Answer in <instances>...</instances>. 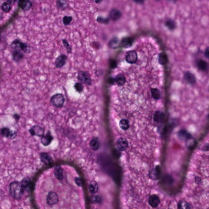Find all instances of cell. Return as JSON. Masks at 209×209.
Segmentation results:
<instances>
[{
  "mask_svg": "<svg viewBox=\"0 0 209 209\" xmlns=\"http://www.w3.org/2000/svg\"><path fill=\"white\" fill-rule=\"evenodd\" d=\"M161 176V170L159 167L152 169L149 170V176L151 179L153 180H157L160 178Z\"/></svg>",
  "mask_w": 209,
  "mask_h": 209,
  "instance_id": "9a60e30c",
  "label": "cell"
},
{
  "mask_svg": "<svg viewBox=\"0 0 209 209\" xmlns=\"http://www.w3.org/2000/svg\"><path fill=\"white\" fill-rule=\"evenodd\" d=\"M10 47L12 50L19 49L24 53L29 54L31 52V47L27 43L21 42L18 39L14 40L11 43Z\"/></svg>",
  "mask_w": 209,
  "mask_h": 209,
  "instance_id": "7a4b0ae2",
  "label": "cell"
},
{
  "mask_svg": "<svg viewBox=\"0 0 209 209\" xmlns=\"http://www.w3.org/2000/svg\"><path fill=\"white\" fill-rule=\"evenodd\" d=\"M116 146L118 150L120 151H124L128 148V142L126 138L121 137L117 140Z\"/></svg>",
  "mask_w": 209,
  "mask_h": 209,
  "instance_id": "9c48e42d",
  "label": "cell"
},
{
  "mask_svg": "<svg viewBox=\"0 0 209 209\" xmlns=\"http://www.w3.org/2000/svg\"><path fill=\"white\" fill-rule=\"evenodd\" d=\"M44 130L42 127L39 125H33L29 130V133L31 136H36L42 137L44 135Z\"/></svg>",
  "mask_w": 209,
  "mask_h": 209,
  "instance_id": "52a82bcc",
  "label": "cell"
},
{
  "mask_svg": "<svg viewBox=\"0 0 209 209\" xmlns=\"http://www.w3.org/2000/svg\"><path fill=\"white\" fill-rule=\"evenodd\" d=\"M68 4L66 0H57L56 6L58 9L61 10H65L68 7Z\"/></svg>",
  "mask_w": 209,
  "mask_h": 209,
  "instance_id": "603a6c76",
  "label": "cell"
},
{
  "mask_svg": "<svg viewBox=\"0 0 209 209\" xmlns=\"http://www.w3.org/2000/svg\"><path fill=\"white\" fill-rule=\"evenodd\" d=\"M6 1L10 5H15L17 3L18 0H6Z\"/></svg>",
  "mask_w": 209,
  "mask_h": 209,
  "instance_id": "ab89813d",
  "label": "cell"
},
{
  "mask_svg": "<svg viewBox=\"0 0 209 209\" xmlns=\"http://www.w3.org/2000/svg\"><path fill=\"white\" fill-rule=\"evenodd\" d=\"M54 174L56 178L59 181H62L64 178L63 170L60 166H57L54 169Z\"/></svg>",
  "mask_w": 209,
  "mask_h": 209,
  "instance_id": "d6986e66",
  "label": "cell"
},
{
  "mask_svg": "<svg viewBox=\"0 0 209 209\" xmlns=\"http://www.w3.org/2000/svg\"><path fill=\"white\" fill-rule=\"evenodd\" d=\"M20 183H21L22 186L23 187L24 189L25 190V189L30 186V184H31V181L29 178L25 177L22 180Z\"/></svg>",
  "mask_w": 209,
  "mask_h": 209,
  "instance_id": "83f0119b",
  "label": "cell"
},
{
  "mask_svg": "<svg viewBox=\"0 0 209 209\" xmlns=\"http://www.w3.org/2000/svg\"><path fill=\"white\" fill-rule=\"evenodd\" d=\"M119 125L121 129L125 131L127 130L130 127L129 121L125 119H122L119 121Z\"/></svg>",
  "mask_w": 209,
  "mask_h": 209,
  "instance_id": "d4e9b609",
  "label": "cell"
},
{
  "mask_svg": "<svg viewBox=\"0 0 209 209\" xmlns=\"http://www.w3.org/2000/svg\"><path fill=\"white\" fill-rule=\"evenodd\" d=\"M13 117L16 121H18V120L20 119V115L18 114L17 113H15L13 115Z\"/></svg>",
  "mask_w": 209,
  "mask_h": 209,
  "instance_id": "f35d334b",
  "label": "cell"
},
{
  "mask_svg": "<svg viewBox=\"0 0 209 209\" xmlns=\"http://www.w3.org/2000/svg\"><path fill=\"white\" fill-rule=\"evenodd\" d=\"M148 202L149 205L155 208L158 207L160 203V200L159 196L156 194H152L149 197Z\"/></svg>",
  "mask_w": 209,
  "mask_h": 209,
  "instance_id": "4fadbf2b",
  "label": "cell"
},
{
  "mask_svg": "<svg viewBox=\"0 0 209 209\" xmlns=\"http://www.w3.org/2000/svg\"><path fill=\"white\" fill-rule=\"evenodd\" d=\"M66 99L64 96L60 93H57L52 96L50 102L54 107L60 108L63 106Z\"/></svg>",
  "mask_w": 209,
  "mask_h": 209,
  "instance_id": "277c9868",
  "label": "cell"
},
{
  "mask_svg": "<svg viewBox=\"0 0 209 209\" xmlns=\"http://www.w3.org/2000/svg\"><path fill=\"white\" fill-rule=\"evenodd\" d=\"M11 55L12 60L17 63L21 61L24 57V55L19 49L12 50Z\"/></svg>",
  "mask_w": 209,
  "mask_h": 209,
  "instance_id": "8fae6325",
  "label": "cell"
},
{
  "mask_svg": "<svg viewBox=\"0 0 209 209\" xmlns=\"http://www.w3.org/2000/svg\"><path fill=\"white\" fill-rule=\"evenodd\" d=\"M185 142L186 143V146L189 149H192L195 146L196 141L193 137L189 138Z\"/></svg>",
  "mask_w": 209,
  "mask_h": 209,
  "instance_id": "f1b7e54d",
  "label": "cell"
},
{
  "mask_svg": "<svg viewBox=\"0 0 209 209\" xmlns=\"http://www.w3.org/2000/svg\"><path fill=\"white\" fill-rule=\"evenodd\" d=\"M89 189L90 192L92 194L96 193L98 190V184L95 181H92L89 185Z\"/></svg>",
  "mask_w": 209,
  "mask_h": 209,
  "instance_id": "484cf974",
  "label": "cell"
},
{
  "mask_svg": "<svg viewBox=\"0 0 209 209\" xmlns=\"http://www.w3.org/2000/svg\"><path fill=\"white\" fill-rule=\"evenodd\" d=\"M205 55L206 57L209 58V48L207 49L205 52Z\"/></svg>",
  "mask_w": 209,
  "mask_h": 209,
  "instance_id": "ee69618b",
  "label": "cell"
},
{
  "mask_svg": "<svg viewBox=\"0 0 209 209\" xmlns=\"http://www.w3.org/2000/svg\"><path fill=\"white\" fill-rule=\"evenodd\" d=\"M40 159L41 162L46 165H49L52 163V158L47 153H41L40 154Z\"/></svg>",
  "mask_w": 209,
  "mask_h": 209,
  "instance_id": "7c38bea8",
  "label": "cell"
},
{
  "mask_svg": "<svg viewBox=\"0 0 209 209\" xmlns=\"http://www.w3.org/2000/svg\"><path fill=\"white\" fill-rule=\"evenodd\" d=\"M152 98L155 100H159L161 97V92L157 88H152L151 90Z\"/></svg>",
  "mask_w": 209,
  "mask_h": 209,
  "instance_id": "4316f807",
  "label": "cell"
},
{
  "mask_svg": "<svg viewBox=\"0 0 209 209\" xmlns=\"http://www.w3.org/2000/svg\"><path fill=\"white\" fill-rule=\"evenodd\" d=\"M195 180L197 184H200L201 182V179L200 178L198 177V176H196Z\"/></svg>",
  "mask_w": 209,
  "mask_h": 209,
  "instance_id": "7bdbcfd3",
  "label": "cell"
},
{
  "mask_svg": "<svg viewBox=\"0 0 209 209\" xmlns=\"http://www.w3.org/2000/svg\"><path fill=\"white\" fill-rule=\"evenodd\" d=\"M77 79L80 82L85 85L90 86L92 81L90 75L88 71L79 70L77 72Z\"/></svg>",
  "mask_w": 209,
  "mask_h": 209,
  "instance_id": "3957f363",
  "label": "cell"
},
{
  "mask_svg": "<svg viewBox=\"0 0 209 209\" xmlns=\"http://www.w3.org/2000/svg\"><path fill=\"white\" fill-rule=\"evenodd\" d=\"M202 150L205 151H209V144H206L202 147Z\"/></svg>",
  "mask_w": 209,
  "mask_h": 209,
  "instance_id": "60d3db41",
  "label": "cell"
},
{
  "mask_svg": "<svg viewBox=\"0 0 209 209\" xmlns=\"http://www.w3.org/2000/svg\"><path fill=\"white\" fill-rule=\"evenodd\" d=\"M184 78L186 82L189 84L193 85L196 83V78L193 74L190 72H187L184 75Z\"/></svg>",
  "mask_w": 209,
  "mask_h": 209,
  "instance_id": "7402d4cb",
  "label": "cell"
},
{
  "mask_svg": "<svg viewBox=\"0 0 209 209\" xmlns=\"http://www.w3.org/2000/svg\"><path fill=\"white\" fill-rule=\"evenodd\" d=\"M25 190L18 181H14L9 185V194L12 197L16 200H19L22 197Z\"/></svg>",
  "mask_w": 209,
  "mask_h": 209,
  "instance_id": "6da1fadb",
  "label": "cell"
},
{
  "mask_svg": "<svg viewBox=\"0 0 209 209\" xmlns=\"http://www.w3.org/2000/svg\"><path fill=\"white\" fill-rule=\"evenodd\" d=\"M165 25L170 30H174L176 28V24L175 22L173 20L170 19L166 20L165 23Z\"/></svg>",
  "mask_w": 209,
  "mask_h": 209,
  "instance_id": "836d02e7",
  "label": "cell"
},
{
  "mask_svg": "<svg viewBox=\"0 0 209 209\" xmlns=\"http://www.w3.org/2000/svg\"><path fill=\"white\" fill-rule=\"evenodd\" d=\"M93 1H94L95 3H96V4H99L103 0H93Z\"/></svg>",
  "mask_w": 209,
  "mask_h": 209,
  "instance_id": "f6af8a7d",
  "label": "cell"
},
{
  "mask_svg": "<svg viewBox=\"0 0 209 209\" xmlns=\"http://www.w3.org/2000/svg\"><path fill=\"white\" fill-rule=\"evenodd\" d=\"M1 135L3 137L14 139L17 136V133L15 131L11 130L8 127L2 128L1 131Z\"/></svg>",
  "mask_w": 209,
  "mask_h": 209,
  "instance_id": "30bf717a",
  "label": "cell"
},
{
  "mask_svg": "<svg viewBox=\"0 0 209 209\" xmlns=\"http://www.w3.org/2000/svg\"><path fill=\"white\" fill-rule=\"evenodd\" d=\"M164 113L161 111H156L154 115V120L156 123H162L164 121Z\"/></svg>",
  "mask_w": 209,
  "mask_h": 209,
  "instance_id": "ffe728a7",
  "label": "cell"
},
{
  "mask_svg": "<svg viewBox=\"0 0 209 209\" xmlns=\"http://www.w3.org/2000/svg\"><path fill=\"white\" fill-rule=\"evenodd\" d=\"M73 18L71 16H65L63 18V23L65 26L68 25L72 21Z\"/></svg>",
  "mask_w": 209,
  "mask_h": 209,
  "instance_id": "e575fe53",
  "label": "cell"
},
{
  "mask_svg": "<svg viewBox=\"0 0 209 209\" xmlns=\"http://www.w3.org/2000/svg\"><path fill=\"white\" fill-rule=\"evenodd\" d=\"M122 16V14L120 10L114 8L111 9L109 13L110 19L113 21L119 20Z\"/></svg>",
  "mask_w": 209,
  "mask_h": 209,
  "instance_id": "e0dca14e",
  "label": "cell"
},
{
  "mask_svg": "<svg viewBox=\"0 0 209 209\" xmlns=\"http://www.w3.org/2000/svg\"><path fill=\"white\" fill-rule=\"evenodd\" d=\"M1 8L4 12L8 13L11 10L12 7L10 4H8L7 2H4L2 4Z\"/></svg>",
  "mask_w": 209,
  "mask_h": 209,
  "instance_id": "f546056e",
  "label": "cell"
},
{
  "mask_svg": "<svg viewBox=\"0 0 209 209\" xmlns=\"http://www.w3.org/2000/svg\"><path fill=\"white\" fill-rule=\"evenodd\" d=\"M46 202L49 205H54L59 201V199L57 193L54 192H50L47 195Z\"/></svg>",
  "mask_w": 209,
  "mask_h": 209,
  "instance_id": "8992f818",
  "label": "cell"
},
{
  "mask_svg": "<svg viewBox=\"0 0 209 209\" xmlns=\"http://www.w3.org/2000/svg\"><path fill=\"white\" fill-rule=\"evenodd\" d=\"M100 145V141L98 137H94L90 141V148L92 151H97L99 148Z\"/></svg>",
  "mask_w": 209,
  "mask_h": 209,
  "instance_id": "ac0fdd59",
  "label": "cell"
},
{
  "mask_svg": "<svg viewBox=\"0 0 209 209\" xmlns=\"http://www.w3.org/2000/svg\"><path fill=\"white\" fill-rule=\"evenodd\" d=\"M42 137L41 143L44 146H49L53 140V137L52 136L50 131H48L46 135H43Z\"/></svg>",
  "mask_w": 209,
  "mask_h": 209,
  "instance_id": "2e32d148",
  "label": "cell"
},
{
  "mask_svg": "<svg viewBox=\"0 0 209 209\" xmlns=\"http://www.w3.org/2000/svg\"><path fill=\"white\" fill-rule=\"evenodd\" d=\"M130 41L129 39H125L124 40L122 41V44L123 46H129L130 44H131V43H130Z\"/></svg>",
  "mask_w": 209,
  "mask_h": 209,
  "instance_id": "74e56055",
  "label": "cell"
},
{
  "mask_svg": "<svg viewBox=\"0 0 209 209\" xmlns=\"http://www.w3.org/2000/svg\"><path fill=\"white\" fill-rule=\"evenodd\" d=\"M169 1H176V0H169Z\"/></svg>",
  "mask_w": 209,
  "mask_h": 209,
  "instance_id": "bcb514c9",
  "label": "cell"
},
{
  "mask_svg": "<svg viewBox=\"0 0 209 209\" xmlns=\"http://www.w3.org/2000/svg\"></svg>",
  "mask_w": 209,
  "mask_h": 209,
  "instance_id": "7dc6e473",
  "label": "cell"
},
{
  "mask_svg": "<svg viewBox=\"0 0 209 209\" xmlns=\"http://www.w3.org/2000/svg\"><path fill=\"white\" fill-rule=\"evenodd\" d=\"M18 6L24 11H28L32 7V4L30 0H18Z\"/></svg>",
  "mask_w": 209,
  "mask_h": 209,
  "instance_id": "5bb4252c",
  "label": "cell"
},
{
  "mask_svg": "<svg viewBox=\"0 0 209 209\" xmlns=\"http://www.w3.org/2000/svg\"><path fill=\"white\" fill-rule=\"evenodd\" d=\"M74 182L79 187H82V180L80 177H76L74 178Z\"/></svg>",
  "mask_w": 209,
  "mask_h": 209,
  "instance_id": "8d00e7d4",
  "label": "cell"
},
{
  "mask_svg": "<svg viewBox=\"0 0 209 209\" xmlns=\"http://www.w3.org/2000/svg\"><path fill=\"white\" fill-rule=\"evenodd\" d=\"M167 62V58L165 54L162 53L159 56V63L162 65L165 64Z\"/></svg>",
  "mask_w": 209,
  "mask_h": 209,
  "instance_id": "1f68e13d",
  "label": "cell"
},
{
  "mask_svg": "<svg viewBox=\"0 0 209 209\" xmlns=\"http://www.w3.org/2000/svg\"><path fill=\"white\" fill-rule=\"evenodd\" d=\"M97 21L100 23L107 24L109 23V20L107 18H105L101 17H98Z\"/></svg>",
  "mask_w": 209,
  "mask_h": 209,
  "instance_id": "d590c367",
  "label": "cell"
},
{
  "mask_svg": "<svg viewBox=\"0 0 209 209\" xmlns=\"http://www.w3.org/2000/svg\"><path fill=\"white\" fill-rule=\"evenodd\" d=\"M62 42L64 47L66 49L67 53L68 54L72 53V48L68 41L66 39H63Z\"/></svg>",
  "mask_w": 209,
  "mask_h": 209,
  "instance_id": "d6a6232c",
  "label": "cell"
},
{
  "mask_svg": "<svg viewBox=\"0 0 209 209\" xmlns=\"http://www.w3.org/2000/svg\"><path fill=\"white\" fill-rule=\"evenodd\" d=\"M74 89L79 93H82L84 90V86L81 82H76L74 85Z\"/></svg>",
  "mask_w": 209,
  "mask_h": 209,
  "instance_id": "4dcf8cb0",
  "label": "cell"
},
{
  "mask_svg": "<svg viewBox=\"0 0 209 209\" xmlns=\"http://www.w3.org/2000/svg\"><path fill=\"white\" fill-rule=\"evenodd\" d=\"M178 136L180 139L185 141L192 137L189 133H188L187 131L184 130H180L178 133Z\"/></svg>",
  "mask_w": 209,
  "mask_h": 209,
  "instance_id": "44dd1931",
  "label": "cell"
},
{
  "mask_svg": "<svg viewBox=\"0 0 209 209\" xmlns=\"http://www.w3.org/2000/svg\"><path fill=\"white\" fill-rule=\"evenodd\" d=\"M68 59V56L65 54H61L59 55L55 60V64L56 68L60 69L64 66Z\"/></svg>",
  "mask_w": 209,
  "mask_h": 209,
  "instance_id": "ba28073f",
  "label": "cell"
},
{
  "mask_svg": "<svg viewBox=\"0 0 209 209\" xmlns=\"http://www.w3.org/2000/svg\"><path fill=\"white\" fill-rule=\"evenodd\" d=\"M125 60L127 63L135 64L138 60V55L135 50L129 51L125 56Z\"/></svg>",
  "mask_w": 209,
  "mask_h": 209,
  "instance_id": "5b68a950",
  "label": "cell"
},
{
  "mask_svg": "<svg viewBox=\"0 0 209 209\" xmlns=\"http://www.w3.org/2000/svg\"><path fill=\"white\" fill-rule=\"evenodd\" d=\"M197 66L198 68H199V70L202 71H205L207 70L208 68V65L206 61L205 60H198L197 63Z\"/></svg>",
  "mask_w": 209,
  "mask_h": 209,
  "instance_id": "cb8c5ba5",
  "label": "cell"
},
{
  "mask_svg": "<svg viewBox=\"0 0 209 209\" xmlns=\"http://www.w3.org/2000/svg\"><path fill=\"white\" fill-rule=\"evenodd\" d=\"M136 4H142L144 3L146 0H133Z\"/></svg>",
  "mask_w": 209,
  "mask_h": 209,
  "instance_id": "b9f144b4",
  "label": "cell"
}]
</instances>
